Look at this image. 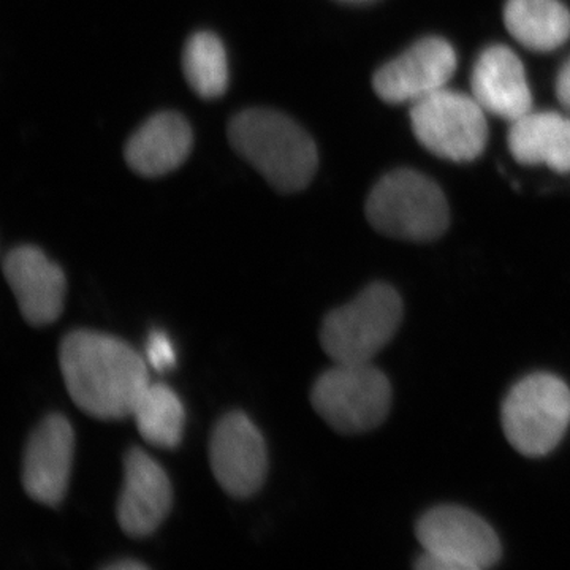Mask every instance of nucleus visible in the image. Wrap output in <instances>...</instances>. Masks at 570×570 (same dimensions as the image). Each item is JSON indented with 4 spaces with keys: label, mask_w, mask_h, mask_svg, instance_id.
I'll use <instances>...</instances> for the list:
<instances>
[{
    "label": "nucleus",
    "mask_w": 570,
    "mask_h": 570,
    "mask_svg": "<svg viewBox=\"0 0 570 570\" xmlns=\"http://www.w3.org/2000/svg\"><path fill=\"white\" fill-rule=\"evenodd\" d=\"M67 392L85 414L99 420L132 417L149 385L148 365L119 337L75 330L59 347Z\"/></svg>",
    "instance_id": "obj_1"
},
{
    "label": "nucleus",
    "mask_w": 570,
    "mask_h": 570,
    "mask_svg": "<svg viewBox=\"0 0 570 570\" xmlns=\"http://www.w3.org/2000/svg\"><path fill=\"white\" fill-rule=\"evenodd\" d=\"M228 140L279 193H298L316 175V142L283 112L268 108L238 112L228 126Z\"/></svg>",
    "instance_id": "obj_2"
},
{
    "label": "nucleus",
    "mask_w": 570,
    "mask_h": 570,
    "mask_svg": "<svg viewBox=\"0 0 570 570\" xmlns=\"http://www.w3.org/2000/svg\"><path fill=\"white\" fill-rule=\"evenodd\" d=\"M403 317V298L396 288L377 281L326 314L321 346L335 363H371L395 337Z\"/></svg>",
    "instance_id": "obj_3"
},
{
    "label": "nucleus",
    "mask_w": 570,
    "mask_h": 570,
    "mask_svg": "<svg viewBox=\"0 0 570 570\" xmlns=\"http://www.w3.org/2000/svg\"><path fill=\"white\" fill-rule=\"evenodd\" d=\"M501 425L509 444L521 455H549L570 426L569 385L543 371L520 379L502 401Z\"/></svg>",
    "instance_id": "obj_4"
},
{
    "label": "nucleus",
    "mask_w": 570,
    "mask_h": 570,
    "mask_svg": "<svg viewBox=\"0 0 570 570\" xmlns=\"http://www.w3.org/2000/svg\"><path fill=\"white\" fill-rule=\"evenodd\" d=\"M366 219L389 238L430 243L448 232L450 212L436 183L414 170H395L371 190Z\"/></svg>",
    "instance_id": "obj_5"
},
{
    "label": "nucleus",
    "mask_w": 570,
    "mask_h": 570,
    "mask_svg": "<svg viewBox=\"0 0 570 570\" xmlns=\"http://www.w3.org/2000/svg\"><path fill=\"white\" fill-rule=\"evenodd\" d=\"M415 535L423 549L414 562L419 570H482L501 561L497 531L461 505L426 510L415 524Z\"/></svg>",
    "instance_id": "obj_6"
},
{
    "label": "nucleus",
    "mask_w": 570,
    "mask_h": 570,
    "mask_svg": "<svg viewBox=\"0 0 570 570\" xmlns=\"http://www.w3.org/2000/svg\"><path fill=\"white\" fill-rule=\"evenodd\" d=\"M389 377L371 363H335L311 390L314 411L341 434H362L382 425L392 409Z\"/></svg>",
    "instance_id": "obj_7"
},
{
    "label": "nucleus",
    "mask_w": 570,
    "mask_h": 570,
    "mask_svg": "<svg viewBox=\"0 0 570 570\" xmlns=\"http://www.w3.org/2000/svg\"><path fill=\"white\" fill-rule=\"evenodd\" d=\"M485 112L474 97L444 88L412 105V130L434 156L471 163L489 140Z\"/></svg>",
    "instance_id": "obj_8"
},
{
    "label": "nucleus",
    "mask_w": 570,
    "mask_h": 570,
    "mask_svg": "<svg viewBox=\"0 0 570 570\" xmlns=\"http://www.w3.org/2000/svg\"><path fill=\"white\" fill-rule=\"evenodd\" d=\"M209 464L217 483L236 499L254 497L268 472V452L258 428L243 412H228L209 439Z\"/></svg>",
    "instance_id": "obj_9"
},
{
    "label": "nucleus",
    "mask_w": 570,
    "mask_h": 570,
    "mask_svg": "<svg viewBox=\"0 0 570 570\" xmlns=\"http://www.w3.org/2000/svg\"><path fill=\"white\" fill-rule=\"evenodd\" d=\"M456 52L441 37H425L385 63L373 78V88L387 104H417L441 91L456 70Z\"/></svg>",
    "instance_id": "obj_10"
},
{
    "label": "nucleus",
    "mask_w": 570,
    "mask_h": 570,
    "mask_svg": "<svg viewBox=\"0 0 570 570\" xmlns=\"http://www.w3.org/2000/svg\"><path fill=\"white\" fill-rule=\"evenodd\" d=\"M75 433L62 414H51L32 431L22 456L26 493L48 508L61 504L69 489Z\"/></svg>",
    "instance_id": "obj_11"
},
{
    "label": "nucleus",
    "mask_w": 570,
    "mask_h": 570,
    "mask_svg": "<svg viewBox=\"0 0 570 570\" xmlns=\"http://www.w3.org/2000/svg\"><path fill=\"white\" fill-rule=\"evenodd\" d=\"M174 505V489L165 469L145 450L132 448L124 456V485L118 499V523L134 539L151 535Z\"/></svg>",
    "instance_id": "obj_12"
},
{
    "label": "nucleus",
    "mask_w": 570,
    "mask_h": 570,
    "mask_svg": "<svg viewBox=\"0 0 570 570\" xmlns=\"http://www.w3.org/2000/svg\"><path fill=\"white\" fill-rule=\"evenodd\" d=\"M3 276L28 324L47 326L61 317L66 275L39 247L26 245L11 249L3 258Z\"/></svg>",
    "instance_id": "obj_13"
},
{
    "label": "nucleus",
    "mask_w": 570,
    "mask_h": 570,
    "mask_svg": "<svg viewBox=\"0 0 570 570\" xmlns=\"http://www.w3.org/2000/svg\"><path fill=\"white\" fill-rule=\"evenodd\" d=\"M472 97L487 112L513 122L532 111L527 71L510 48L493 45L480 52L471 77Z\"/></svg>",
    "instance_id": "obj_14"
},
{
    "label": "nucleus",
    "mask_w": 570,
    "mask_h": 570,
    "mask_svg": "<svg viewBox=\"0 0 570 570\" xmlns=\"http://www.w3.org/2000/svg\"><path fill=\"white\" fill-rule=\"evenodd\" d=\"M193 127L179 112L151 116L127 141L126 163L135 174L157 178L181 167L193 151Z\"/></svg>",
    "instance_id": "obj_15"
},
{
    "label": "nucleus",
    "mask_w": 570,
    "mask_h": 570,
    "mask_svg": "<svg viewBox=\"0 0 570 570\" xmlns=\"http://www.w3.org/2000/svg\"><path fill=\"white\" fill-rule=\"evenodd\" d=\"M510 124L508 145L517 163L547 165L558 174H570V118L530 111Z\"/></svg>",
    "instance_id": "obj_16"
},
{
    "label": "nucleus",
    "mask_w": 570,
    "mask_h": 570,
    "mask_svg": "<svg viewBox=\"0 0 570 570\" xmlns=\"http://www.w3.org/2000/svg\"><path fill=\"white\" fill-rule=\"evenodd\" d=\"M505 28L531 51L558 50L570 39V11L561 0H508Z\"/></svg>",
    "instance_id": "obj_17"
},
{
    "label": "nucleus",
    "mask_w": 570,
    "mask_h": 570,
    "mask_svg": "<svg viewBox=\"0 0 570 570\" xmlns=\"http://www.w3.org/2000/svg\"><path fill=\"white\" fill-rule=\"evenodd\" d=\"M132 417L141 438L154 448L174 450L181 444L186 411L168 385L149 382L135 404Z\"/></svg>",
    "instance_id": "obj_18"
},
{
    "label": "nucleus",
    "mask_w": 570,
    "mask_h": 570,
    "mask_svg": "<svg viewBox=\"0 0 570 570\" xmlns=\"http://www.w3.org/2000/svg\"><path fill=\"white\" fill-rule=\"evenodd\" d=\"M183 71L190 89L202 99H217L228 88L227 51L216 33L195 32L183 51Z\"/></svg>",
    "instance_id": "obj_19"
},
{
    "label": "nucleus",
    "mask_w": 570,
    "mask_h": 570,
    "mask_svg": "<svg viewBox=\"0 0 570 570\" xmlns=\"http://www.w3.org/2000/svg\"><path fill=\"white\" fill-rule=\"evenodd\" d=\"M146 358L157 373H165L176 365V352L170 336L163 330H153L146 341Z\"/></svg>",
    "instance_id": "obj_20"
},
{
    "label": "nucleus",
    "mask_w": 570,
    "mask_h": 570,
    "mask_svg": "<svg viewBox=\"0 0 570 570\" xmlns=\"http://www.w3.org/2000/svg\"><path fill=\"white\" fill-rule=\"evenodd\" d=\"M557 97L562 107L570 111V58L562 63L557 77Z\"/></svg>",
    "instance_id": "obj_21"
},
{
    "label": "nucleus",
    "mask_w": 570,
    "mask_h": 570,
    "mask_svg": "<svg viewBox=\"0 0 570 570\" xmlns=\"http://www.w3.org/2000/svg\"><path fill=\"white\" fill-rule=\"evenodd\" d=\"M104 569L108 570H138L148 569V566L142 564L140 561L135 560H121L110 562V564L104 566Z\"/></svg>",
    "instance_id": "obj_22"
},
{
    "label": "nucleus",
    "mask_w": 570,
    "mask_h": 570,
    "mask_svg": "<svg viewBox=\"0 0 570 570\" xmlns=\"http://www.w3.org/2000/svg\"><path fill=\"white\" fill-rule=\"evenodd\" d=\"M341 2H347V3H365V2H371V0H341Z\"/></svg>",
    "instance_id": "obj_23"
}]
</instances>
